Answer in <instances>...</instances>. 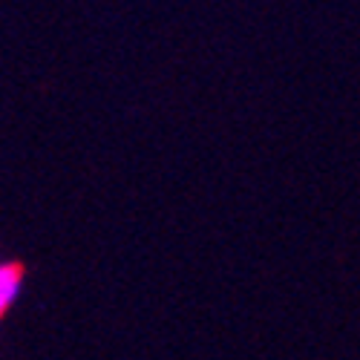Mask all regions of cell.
Masks as SVG:
<instances>
[{"label":"cell","mask_w":360,"mask_h":360,"mask_svg":"<svg viewBox=\"0 0 360 360\" xmlns=\"http://www.w3.org/2000/svg\"><path fill=\"white\" fill-rule=\"evenodd\" d=\"M23 291V268L12 259L0 265V309H12V303Z\"/></svg>","instance_id":"6da1fadb"}]
</instances>
